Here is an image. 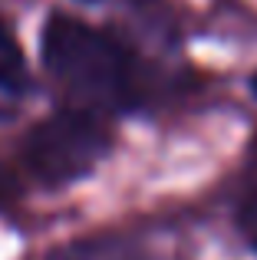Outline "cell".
I'll list each match as a JSON object with an SVG mask.
<instances>
[{"instance_id":"cell-4","label":"cell","mask_w":257,"mask_h":260,"mask_svg":"<svg viewBox=\"0 0 257 260\" xmlns=\"http://www.w3.org/2000/svg\"><path fill=\"white\" fill-rule=\"evenodd\" d=\"M10 198H13V178H10V172H7L4 165H0V204L10 201Z\"/></svg>"},{"instance_id":"cell-5","label":"cell","mask_w":257,"mask_h":260,"mask_svg":"<svg viewBox=\"0 0 257 260\" xmlns=\"http://www.w3.org/2000/svg\"><path fill=\"white\" fill-rule=\"evenodd\" d=\"M251 89H254V95H257V73H254V79H251Z\"/></svg>"},{"instance_id":"cell-1","label":"cell","mask_w":257,"mask_h":260,"mask_svg":"<svg viewBox=\"0 0 257 260\" xmlns=\"http://www.w3.org/2000/svg\"><path fill=\"white\" fill-rule=\"evenodd\" d=\"M43 63L79 109H122L132 99V56L116 37L66 13L43 26Z\"/></svg>"},{"instance_id":"cell-3","label":"cell","mask_w":257,"mask_h":260,"mask_svg":"<svg viewBox=\"0 0 257 260\" xmlns=\"http://www.w3.org/2000/svg\"><path fill=\"white\" fill-rule=\"evenodd\" d=\"M26 83H30V73H26L23 50H20L17 37L10 33V26L0 20V89L23 92Z\"/></svg>"},{"instance_id":"cell-2","label":"cell","mask_w":257,"mask_h":260,"mask_svg":"<svg viewBox=\"0 0 257 260\" xmlns=\"http://www.w3.org/2000/svg\"><path fill=\"white\" fill-rule=\"evenodd\" d=\"M112 145L109 125L92 109H63L50 119L37 122L23 139L26 172L43 184L79 181L106 158Z\"/></svg>"}]
</instances>
